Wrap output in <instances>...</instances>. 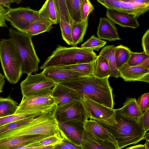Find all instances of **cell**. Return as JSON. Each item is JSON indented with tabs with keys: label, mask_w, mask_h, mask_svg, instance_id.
Wrapping results in <instances>:
<instances>
[{
	"label": "cell",
	"mask_w": 149,
	"mask_h": 149,
	"mask_svg": "<svg viewBox=\"0 0 149 149\" xmlns=\"http://www.w3.org/2000/svg\"><path fill=\"white\" fill-rule=\"evenodd\" d=\"M115 47L113 45L106 46L101 49L99 55L104 57L107 61L111 71L110 76L117 78L119 77V74L116 65Z\"/></svg>",
	"instance_id": "obj_26"
},
{
	"label": "cell",
	"mask_w": 149,
	"mask_h": 149,
	"mask_svg": "<svg viewBox=\"0 0 149 149\" xmlns=\"http://www.w3.org/2000/svg\"><path fill=\"white\" fill-rule=\"evenodd\" d=\"M107 9L122 11L137 18L149 9V5H137L120 0H96Z\"/></svg>",
	"instance_id": "obj_12"
},
{
	"label": "cell",
	"mask_w": 149,
	"mask_h": 149,
	"mask_svg": "<svg viewBox=\"0 0 149 149\" xmlns=\"http://www.w3.org/2000/svg\"><path fill=\"white\" fill-rule=\"evenodd\" d=\"M142 45L143 52L149 55V29H148L143 35L142 39Z\"/></svg>",
	"instance_id": "obj_42"
},
{
	"label": "cell",
	"mask_w": 149,
	"mask_h": 149,
	"mask_svg": "<svg viewBox=\"0 0 149 149\" xmlns=\"http://www.w3.org/2000/svg\"><path fill=\"white\" fill-rule=\"evenodd\" d=\"M51 95L23 97L14 114H24L46 112L57 107Z\"/></svg>",
	"instance_id": "obj_10"
},
{
	"label": "cell",
	"mask_w": 149,
	"mask_h": 149,
	"mask_svg": "<svg viewBox=\"0 0 149 149\" xmlns=\"http://www.w3.org/2000/svg\"><path fill=\"white\" fill-rule=\"evenodd\" d=\"M97 56L95 52L90 49L77 46L67 47L58 45L40 68L43 70L51 67L93 63Z\"/></svg>",
	"instance_id": "obj_4"
},
{
	"label": "cell",
	"mask_w": 149,
	"mask_h": 149,
	"mask_svg": "<svg viewBox=\"0 0 149 149\" xmlns=\"http://www.w3.org/2000/svg\"><path fill=\"white\" fill-rule=\"evenodd\" d=\"M119 77L126 81H142L149 83V70L126 63L117 69Z\"/></svg>",
	"instance_id": "obj_13"
},
{
	"label": "cell",
	"mask_w": 149,
	"mask_h": 149,
	"mask_svg": "<svg viewBox=\"0 0 149 149\" xmlns=\"http://www.w3.org/2000/svg\"><path fill=\"white\" fill-rule=\"evenodd\" d=\"M137 5H149V0H120Z\"/></svg>",
	"instance_id": "obj_45"
},
{
	"label": "cell",
	"mask_w": 149,
	"mask_h": 149,
	"mask_svg": "<svg viewBox=\"0 0 149 149\" xmlns=\"http://www.w3.org/2000/svg\"><path fill=\"white\" fill-rule=\"evenodd\" d=\"M69 13L73 22L82 21L80 15V0H65Z\"/></svg>",
	"instance_id": "obj_31"
},
{
	"label": "cell",
	"mask_w": 149,
	"mask_h": 149,
	"mask_svg": "<svg viewBox=\"0 0 149 149\" xmlns=\"http://www.w3.org/2000/svg\"><path fill=\"white\" fill-rule=\"evenodd\" d=\"M0 61L5 78L15 84L22 74V64L17 49L11 38L0 40Z\"/></svg>",
	"instance_id": "obj_6"
},
{
	"label": "cell",
	"mask_w": 149,
	"mask_h": 149,
	"mask_svg": "<svg viewBox=\"0 0 149 149\" xmlns=\"http://www.w3.org/2000/svg\"><path fill=\"white\" fill-rule=\"evenodd\" d=\"M127 149H145V146L144 144L137 145L134 146L129 147L126 148Z\"/></svg>",
	"instance_id": "obj_49"
},
{
	"label": "cell",
	"mask_w": 149,
	"mask_h": 149,
	"mask_svg": "<svg viewBox=\"0 0 149 149\" xmlns=\"http://www.w3.org/2000/svg\"><path fill=\"white\" fill-rule=\"evenodd\" d=\"M23 0H15V2L17 4H19Z\"/></svg>",
	"instance_id": "obj_54"
},
{
	"label": "cell",
	"mask_w": 149,
	"mask_h": 149,
	"mask_svg": "<svg viewBox=\"0 0 149 149\" xmlns=\"http://www.w3.org/2000/svg\"><path fill=\"white\" fill-rule=\"evenodd\" d=\"M55 109L37 116L25 125L1 134L0 140L25 135L44 134L56 135L68 140L59 126L54 115Z\"/></svg>",
	"instance_id": "obj_3"
},
{
	"label": "cell",
	"mask_w": 149,
	"mask_h": 149,
	"mask_svg": "<svg viewBox=\"0 0 149 149\" xmlns=\"http://www.w3.org/2000/svg\"><path fill=\"white\" fill-rule=\"evenodd\" d=\"M38 12L40 17L52 25L59 23L58 16L53 0H46Z\"/></svg>",
	"instance_id": "obj_23"
},
{
	"label": "cell",
	"mask_w": 149,
	"mask_h": 149,
	"mask_svg": "<svg viewBox=\"0 0 149 149\" xmlns=\"http://www.w3.org/2000/svg\"><path fill=\"white\" fill-rule=\"evenodd\" d=\"M88 17L79 22H73L71 25L73 40L72 46H76L83 41L88 25Z\"/></svg>",
	"instance_id": "obj_24"
},
{
	"label": "cell",
	"mask_w": 149,
	"mask_h": 149,
	"mask_svg": "<svg viewBox=\"0 0 149 149\" xmlns=\"http://www.w3.org/2000/svg\"><path fill=\"white\" fill-rule=\"evenodd\" d=\"M136 66L149 70V57L146 59Z\"/></svg>",
	"instance_id": "obj_46"
},
{
	"label": "cell",
	"mask_w": 149,
	"mask_h": 149,
	"mask_svg": "<svg viewBox=\"0 0 149 149\" xmlns=\"http://www.w3.org/2000/svg\"><path fill=\"white\" fill-rule=\"evenodd\" d=\"M6 11L4 7L0 4V14L3 15Z\"/></svg>",
	"instance_id": "obj_50"
},
{
	"label": "cell",
	"mask_w": 149,
	"mask_h": 149,
	"mask_svg": "<svg viewBox=\"0 0 149 149\" xmlns=\"http://www.w3.org/2000/svg\"><path fill=\"white\" fill-rule=\"evenodd\" d=\"M94 8L89 0H80V12L82 21L86 20Z\"/></svg>",
	"instance_id": "obj_37"
},
{
	"label": "cell",
	"mask_w": 149,
	"mask_h": 149,
	"mask_svg": "<svg viewBox=\"0 0 149 149\" xmlns=\"http://www.w3.org/2000/svg\"><path fill=\"white\" fill-rule=\"evenodd\" d=\"M6 3L8 7V9L10 8V4L11 3L15 2V0H5Z\"/></svg>",
	"instance_id": "obj_51"
},
{
	"label": "cell",
	"mask_w": 149,
	"mask_h": 149,
	"mask_svg": "<svg viewBox=\"0 0 149 149\" xmlns=\"http://www.w3.org/2000/svg\"><path fill=\"white\" fill-rule=\"evenodd\" d=\"M5 76L0 73V93L3 92L2 89L5 84Z\"/></svg>",
	"instance_id": "obj_47"
},
{
	"label": "cell",
	"mask_w": 149,
	"mask_h": 149,
	"mask_svg": "<svg viewBox=\"0 0 149 149\" xmlns=\"http://www.w3.org/2000/svg\"><path fill=\"white\" fill-rule=\"evenodd\" d=\"M115 110L116 123L109 125L100 123L113 136L117 142L118 149L136 144L144 139L146 132L143 128L141 118L137 120L121 114L116 109Z\"/></svg>",
	"instance_id": "obj_2"
},
{
	"label": "cell",
	"mask_w": 149,
	"mask_h": 149,
	"mask_svg": "<svg viewBox=\"0 0 149 149\" xmlns=\"http://www.w3.org/2000/svg\"><path fill=\"white\" fill-rule=\"evenodd\" d=\"M149 57V55L144 52H134L131 51L129 59L127 64L131 66H136L143 61Z\"/></svg>",
	"instance_id": "obj_38"
},
{
	"label": "cell",
	"mask_w": 149,
	"mask_h": 149,
	"mask_svg": "<svg viewBox=\"0 0 149 149\" xmlns=\"http://www.w3.org/2000/svg\"><path fill=\"white\" fill-rule=\"evenodd\" d=\"M3 15L0 14V27L7 28Z\"/></svg>",
	"instance_id": "obj_48"
},
{
	"label": "cell",
	"mask_w": 149,
	"mask_h": 149,
	"mask_svg": "<svg viewBox=\"0 0 149 149\" xmlns=\"http://www.w3.org/2000/svg\"><path fill=\"white\" fill-rule=\"evenodd\" d=\"M42 72L46 77L56 84H59L84 76L79 72L64 69L57 67L46 68L43 69Z\"/></svg>",
	"instance_id": "obj_16"
},
{
	"label": "cell",
	"mask_w": 149,
	"mask_h": 149,
	"mask_svg": "<svg viewBox=\"0 0 149 149\" xmlns=\"http://www.w3.org/2000/svg\"><path fill=\"white\" fill-rule=\"evenodd\" d=\"M149 93H146L142 94L137 100L138 104L143 111L149 108Z\"/></svg>",
	"instance_id": "obj_40"
},
{
	"label": "cell",
	"mask_w": 149,
	"mask_h": 149,
	"mask_svg": "<svg viewBox=\"0 0 149 149\" xmlns=\"http://www.w3.org/2000/svg\"><path fill=\"white\" fill-rule=\"evenodd\" d=\"M97 34L100 39L110 42L121 40L115 23L107 17L100 18Z\"/></svg>",
	"instance_id": "obj_18"
},
{
	"label": "cell",
	"mask_w": 149,
	"mask_h": 149,
	"mask_svg": "<svg viewBox=\"0 0 149 149\" xmlns=\"http://www.w3.org/2000/svg\"><path fill=\"white\" fill-rule=\"evenodd\" d=\"M17 102L10 95L6 98L0 97V118L14 114L17 109Z\"/></svg>",
	"instance_id": "obj_27"
},
{
	"label": "cell",
	"mask_w": 149,
	"mask_h": 149,
	"mask_svg": "<svg viewBox=\"0 0 149 149\" xmlns=\"http://www.w3.org/2000/svg\"><path fill=\"white\" fill-rule=\"evenodd\" d=\"M58 23L61 29L62 38L68 45L72 46L73 42L71 25L63 16L60 17Z\"/></svg>",
	"instance_id": "obj_32"
},
{
	"label": "cell",
	"mask_w": 149,
	"mask_h": 149,
	"mask_svg": "<svg viewBox=\"0 0 149 149\" xmlns=\"http://www.w3.org/2000/svg\"><path fill=\"white\" fill-rule=\"evenodd\" d=\"M141 118L143 128L146 132L149 130V108L143 113Z\"/></svg>",
	"instance_id": "obj_44"
},
{
	"label": "cell",
	"mask_w": 149,
	"mask_h": 149,
	"mask_svg": "<svg viewBox=\"0 0 149 149\" xmlns=\"http://www.w3.org/2000/svg\"><path fill=\"white\" fill-rule=\"evenodd\" d=\"M40 115L27 117L1 126L0 127V135L8 131L25 125L32 121L35 118Z\"/></svg>",
	"instance_id": "obj_34"
},
{
	"label": "cell",
	"mask_w": 149,
	"mask_h": 149,
	"mask_svg": "<svg viewBox=\"0 0 149 149\" xmlns=\"http://www.w3.org/2000/svg\"><path fill=\"white\" fill-rule=\"evenodd\" d=\"M43 146L44 145L41 144L39 141L15 147L13 149H42Z\"/></svg>",
	"instance_id": "obj_43"
},
{
	"label": "cell",
	"mask_w": 149,
	"mask_h": 149,
	"mask_svg": "<svg viewBox=\"0 0 149 149\" xmlns=\"http://www.w3.org/2000/svg\"><path fill=\"white\" fill-rule=\"evenodd\" d=\"M46 112L21 114H14L5 117L0 118V127L16 120L31 116L40 115Z\"/></svg>",
	"instance_id": "obj_36"
},
{
	"label": "cell",
	"mask_w": 149,
	"mask_h": 149,
	"mask_svg": "<svg viewBox=\"0 0 149 149\" xmlns=\"http://www.w3.org/2000/svg\"><path fill=\"white\" fill-rule=\"evenodd\" d=\"M51 23L48 22H38L33 23L24 29L22 32L31 37L43 33L49 32L53 28Z\"/></svg>",
	"instance_id": "obj_28"
},
{
	"label": "cell",
	"mask_w": 149,
	"mask_h": 149,
	"mask_svg": "<svg viewBox=\"0 0 149 149\" xmlns=\"http://www.w3.org/2000/svg\"><path fill=\"white\" fill-rule=\"evenodd\" d=\"M51 95L57 105L82 99L77 91L59 84H56L52 88Z\"/></svg>",
	"instance_id": "obj_14"
},
{
	"label": "cell",
	"mask_w": 149,
	"mask_h": 149,
	"mask_svg": "<svg viewBox=\"0 0 149 149\" xmlns=\"http://www.w3.org/2000/svg\"><path fill=\"white\" fill-rule=\"evenodd\" d=\"M121 114L139 120L143 113L134 98H127L121 108L116 109Z\"/></svg>",
	"instance_id": "obj_22"
},
{
	"label": "cell",
	"mask_w": 149,
	"mask_h": 149,
	"mask_svg": "<svg viewBox=\"0 0 149 149\" xmlns=\"http://www.w3.org/2000/svg\"><path fill=\"white\" fill-rule=\"evenodd\" d=\"M3 16L6 20L9 22L13 27L21 32L33 23L38 22H49L40 17L38 11L31 9L29 7L10 8L6 11Z\"/></svg>",
	"instance_id": "obj_8"
},
{
	"label": "cell",
	"mask_w": 149,
	"mask_h": 149,
	"mask_svg": "<svg viewBox=\"0 0 149 149\" xmlns=\"http://www.w3.org/2000/svg\"><path fill=\"white\" fill-rule=\"evenodd\" d=\"M84 130L91 135L101 140L110 141L117 146V142L111 134L97 121L88 119L84 122Z\"/></svg>",
	"instance_id": "obj_20"
},
{
	"label": "cell",
	"mask_w": 149,
	"mask_h": 149,
	"mask_svg": "<svg viewBox=\"0 0 149 149\" xmlns=\"http://www.w3.org/2000/svg\"><path fill=\"white\" fill-rule=\"evenodd\" d=\"M131 52L129 48L122 45L115 46L114 54L117 69L127 63Z\"/></svg>",
	"instance_id": "obj_29"
},
{
	"label": "cell",
	"mask_w": 149,
	"mask_h": 149,
	"mask_svg": "<svg viewBox=\"0 0 149 149\" xmlns=\"http://www.w3.org/2000/svg\"><path fill=\"white\" fill-rule=\"evenodd\" d=\"M56 83L47 78L42 72L27 75L20 84L23 97L51 95L52 90Z\"/></svg>",
	"instance_id": "obj_7"
},
{
	"label": "cell",
	"mask_w": 149,
	"mask_h": 149,
	"mask_svg": "<svg viewBox=\"0 0 149 149\" xmlns=\"http://www.w3.org/2000/svg\"><path fill=\"white\" fill-rule=\"evenodd\" d=\"M81 146L82 149H118L112 142L97 138L89 134L85 130Z\"/></svg>",
	"instance_id": "obj_21"
},
{
	"label": "cell",
	"mask_w": 149,
	"mask_h": 149,
	"mask_svg": "<svg viewBox=\"0 0 149 149\" xmlns=\"http://www.w3.org/2000/svg\"><path fill=\"white\" fill-rule=\"evenodd\" d=\"M9 35L16 46L22 64V73L29 74L38 71L40 61L31 38L26 34L10 28Z\"/></svg>",
	"instance_id": "obj_5"
},
{
	"label": "cell",
	"mask_w": 149,
	"mask_h": 149,
	"mask_svg": "<svg viewBox=\"0 0 149 149\" xmlns=\"http://www.w3.org/2000/svg\"><path fill=\"white\" fill-rule=\"evenodd\" d=\"M106 15L114 23L122 27L136 29L140 26L137 17L122 11L107 9Z\"/></svg>",
	"instance_id": "obj_19"
},
{
	"label": "cell",
	"mask_w": 149,
	"mask_h": 149,
	"mask_svg": "<svg viewBox=\"0 0 149 149\" xmlns=\"http://www.w3.org/2000/svg\"><path fill=\"white\" fill-rule=\"evenodd\" d=\"M109 77L100 78L94 76L77 77L59 84L78 91L83 98H88L109 108L113 109L114 103L113 89Z\"/></svg>",
	"instance_id": "obj_1"
},
{
	"label": "cell",
	"mask_w": 149,
	"mask_h": 149,
	"mask_svg": "<svg viewBox=\"0 0 149 149\" xmlns=\"http://www.w3.org/2000/svg\"><path fill=\"white\" fill-rule=\"evenodd\" d=\"M94 75L100 78L110 77V68L106 59L99 55L93 62Z\"/></svg>",
	"instance_id": "obj_25"
},
{
	"label": "cell",
	"mask_w": 149,
	"mask_h": 149,
	"mask_svg": "<svg viewBox=\"0 0 149 149\" xmlns=\"http://www.w3.org/2000/svg\"><path fill=\"white\" fill-rule=\"evenodd\" d=\"M107 42L93 35L87 40L81 44V47L98 51L101 48L105 45Z\"/></svg>",
	"instance_id": "obj_33"
},
{
	"label": "cell",
	"mask_w": 149,
	"mask_h": 149,
	"mask_svg": "<svg viewBox=\"0 0 149 149\" xmlns=\"http://www.w3.org/2000/svg\"><path fill=\"white\" fill-rule=\"evenodd\" d=\"M82 100L89 119L109 125H113L117 123L115 109L97 103L85 96H83Z\"/></svg>",
	"instance_id": "obj_11"
},
{
	"label": "cell",
	"mask_w": 149,
	"mask_h": 149,
	"mask_svg": "<svg viewBox=\"0 0 149 149\" xmlns=\"http://www.w3.org/2000/svg\"><path fill=\"white\" fill-rule=\"evenodd\" d=\"M54 115L58 121H74L84 124L88 119L82 99L57 105Z\"/></svg>",
	"instance_id": "obj_9"
},
{
	"label": "cell",
	"mask_w": 149,
	"mask_h": 149,
	"mask_svg": "<svg viewBox=\"0 0 149 149\" xmlns=\"http://www.w3.org/2000/svg\"><path fill=\"white\" fill-rule=\"evenodd\" d=\"M0 4L4 7L8 8V7L5 0H0Z\"/></svg>",
	"instance_id": "obj_52"
},
{
	"label": "cell",
	"mask_w": 149,
	"mask_h": 149,
	"mask_svg": "<svg viewBox=\"0 0 149 149\" xmlns=\"http://www.w3.org/2000/svg\"><path fill=\"white\" fill-rule=\"evenodd\" d=\"M63 139L56 135H52L39 141L44 146H52L54 147L61 143Z\"/></svg>",
	"instance_id": "obj_39"
},
{
	"label": "cell",
	"mask_w": 149,
	"mask_h": 149,
	"mask_svg": "<svg viewBox=\"0 0 149 149\" xmlns=\"http://www.w3.org/2000/svg\"><path fill=\"white\" fill-rule=\"evenodd\" d=\"M51 136L44 134L25 135L0 140V149H13L21 145L39 141Z\"/></svg>",
	"instance_id": "obj_17"
},
{
	"label": "cell",
	"mask_w": 149,
	"mask_h": 149,
	"mask_svg": "<svg viewBox=\"0 0 149 149\" xmlns=\"http://www.w3.org/2000/svg\"><path fill=\"white\" fill-rule=\"evenodd\" d=\"M60 128L68 141L80 145L84 131V124L74 121H58Z\"/></svg>",
	"instance_id": "obj_15"
},
{
	"label": "cell",
	"mask_w": 149,
	"mask_h": 149,
	"mask_svg": "<svg viewBox=\"0 0 149 149\" xmlns=\"http://www.w3.org/2000/svg\"><path fill=\"white\" fill-rule=\"evenodd\" d=\"M54 149H82V148L80 145H76L66 140H63L61 143L55 146Z\"/></svg>",
	"instance_id": "obj_41"
},
{
	"label": "cell",
	"mask_w": 149,
	"mask_h": 149,
	"mask_svg": "<svg viewBox=\"0 0 149 149\" xmlns=\"http://www.w3.org/2000/svg\"><path fill=\"white\" fill-rule=\"evenodd\" d=\"M93 62L91 63H78L57 67L64 69L79 72L84 76H94Z\"/></svg>",
	"instance_id": "obj_30"
},
{
	"label": "cell",
	"mask_w": 149,
	"mask_h": 149,
	"mask_svg": "<svg viewBox=\"0 0 149 149\" xmlns=\"http://www.w3.org/2000/svg\"><path fill=\"white\" fill-rule=\"evenodd\" d=\"M145 146V149H149V140H146V142L144 144Z\"/></svg>",
	"instance_id": "obj_53"
},
{
	"label": "cell",
	"mask_w": 149,
	"mask_h": 149,
	"mask_svg": "<svg viewBox=\"0 0 149 149\" xmlns=\"http://www.w3.org/2000/svg\"><path fill=\"white\" fill-rule=\"evenodd\" d=\"M58 16L59 20L61 16L63 17L71 25L73 22L70 16L65 4V0H53Z\"/></svg>",
	"instance_id": "obj_35"
}]
</instances>
